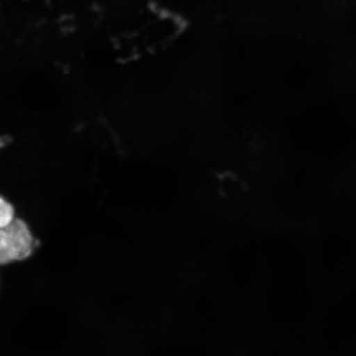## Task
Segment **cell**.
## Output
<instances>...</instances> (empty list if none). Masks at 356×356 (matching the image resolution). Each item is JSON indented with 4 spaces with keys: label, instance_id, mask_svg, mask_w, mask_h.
<instances>
[{
    "label": "cell",
    "instance_id": "cell-1",
    "mask_svg": "<svg viewBox=\"0 0 356 356\" xmlns=\"http://www.w3.org/2000/svg\"><path fill=\"white\" fill-rule=\"evenodd\" d=\"M35 246L29 225L17 218L7 228L0 229V266L28 259Z\"/></svg>",
    "mask_w": 356,
    "mask_h": 356
},
{
    "label": "cell",
    "instance_id": "cell-2",
    "mask_svg": "<svg viewBox=\"0 0 356 356\" xmlns=\"http://www.w3.org/2000/svg\"><path fill=\"white\" fill-rule=\"evenodd\" d=\"M17 219L13 204L0 195V229H6Z\"/></svg>",
    "mask_w": 356,
    "mask_h": 356
}]
</instances>
